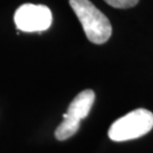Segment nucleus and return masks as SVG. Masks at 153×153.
Masks as SVG:
<instances>
[{
	"label": "nucleus",
	"mask_w": 153,
	"mask_h": 153,
	"mask_svg": "<svg viewBox=\"0 0 153 153\" xmlns=\"http://www.w3.org/2000/svg\"><path fill=\"white\" fill-rule=\"evenodd\" d=\"M108 5L112 6L115 8H120V9H126V8H131L137 5L138 0H104Z\"/></svg>",
	"instance_id": "6"
},
{
	"label": "nucleus",
	"mask_w": 153,
	"mask_h": 153,
	"mask_svg": "<svg viewBox=\"0 0 153 153\" xmlns=\"http://www.w3.org/2000/svg\"><path fill=\"white\" fill-rule=\"evenodd\" d=\"M69 5L78 17L88 41L102 44L109 40L112 33L109 19L90 0H69Z\"/></svg>",
	"instance_id": "1"
},
{
	"label": "nucleus",
	"mask_w": 153,
	"mask_h": 153,
	"mask_svg": "<svg viewBox=\"0 0 153 153\" xmlns=\"http://www.w3.org/2000/svg\"><path fill=\"white\" fill-rule=\"evenodd\" d=\"M17 28L23 32H42L51 26L52 14L47 6L25 4L14 15Z\"/></svg>",
	"instance_id": "3"
},
{
	"label": "nucleus",
	"mask_w": 153,
	"mask_h": 153,
	"mask_svg": "<svg viewBox=\"0 0 153 153\" xmlns=\"http://www.w3.org/2000/svg\"><path fill=\"white\" fill-rule=\"evenodd\" d=\"M153 128V114L146 109H136L121 117L110 126L111 141L124 142L144 136Z\"/></svg>",
	"instance_id": "2"
},
{
	"label": "nucleus",
	"mask_w": 153,
	"mask_h": 153,
	"mask_svg": "<svg viewBox=\"0 0 153 153\" xmlns=\"http://www.w3.org/2000/svg\"><path fill=\"white\" fill-rule=\"evenodd\" d=\"M95 100V93L92 90H84L78 93L71 102L67 112L64 114V119L81 124V120L86 118L91 111Z\"/></svg>",
	"instance_id": "4"
},
{
	"label": "nucleus",
	"mask_w": 153,
	"mask_h": 153,
	"mask_svg": "<svg viewBox=\"0 0 153 153\" xmlns=\"http://www.w3.org/2000/svg\"><path fill=\"white\" fill-rule=\"evenodd\" d=\"M79 129V124L74 123L68 119H64L60 125L57 127L55 131V136L58 141H65L67 138L75 135Z\"/></svg>",
	"instance_id": "5"
}]
</instances>
